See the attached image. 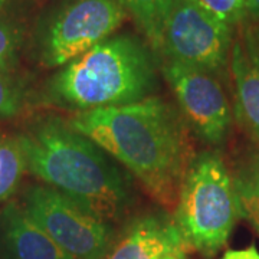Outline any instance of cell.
Wrapping results in <instances>:
<instances>
[{"instance_id": "ac0fdd59", "label": "cell", "mask_w": 259, "mask_h": 259, "mask_svg": "<svg viewBox=\"0 0 259 259\" xmlns=\"http://www.w3.org/2000/svg\"><path fill=\"white\" fill-rule=\"evenodd\" d=\"M242 45L250 59L259 65V20L245 29Z\"/></svg>"}, {"instance_id": "7a4b0ae2", "label": "cell", "mask_w": 259, "mask_h": 259, "mask_svg": "<svg viewBox=\"0 0 259 259\" xmlns=\"http://www.w3.org/2000/svg\"><path fill=\"white\" fill-rule=\"evenodd\" d=\"M19 139L26 168L102 221L120 219L131 204V177L95 141L68 121L48 117Z\"/></svg>"}, {"instance_id": "9c48e42d", "label": "cell", "mask_w": 259, "mask_h": 259, "mask_svg": "<svg viewBox=\"0 0 259 259\" xmlns=\"http://www.w3.org/2000/svg\"><path fill=\"white\" fill-rule=\"evenodd\" d=\"M187 248L175 219L166 213H147L133 219L112 238L102 259L182 258Z\"/></svg>"}, {"instance_id": "d6986e66", "label": "cell", "mask_w": 259, "mask_h": 259, "mask_svg": "<svg viewBox=\"0 0 259 259\" xmlns=\"http://www.w3.org/2000/svg\"><path fill=\"white\" fill-rule=\"evenodd\" d=\"M222 259H259V252L255 245H250L245 249L228 250Z\"/></svg>"}, {"instance_id": "2e32d148", "label": "cell", "mask_w": 259, "mask_h": 259, "mask_svg": "<svg viewBox=\"0 0 259 259\" xmlns=\"http://www.w3.org/2000/svg\"><path fill=\"white\" fill-rule=\"evenodd\" d=\"M213 18L232 28L246 15V0H193Z\"/></svg>"}, {"instance_id": "4fadbf2b", "label": "cell", "mask_w": 259, "mask_h": 259, "mask_svg": "<svg viewBox=\"0 0 259 259\" xmlns=\"http://www.w3.org/2000/svg\"><path fill=\"white\" fill-rule=\"evenodd\" d=\"M239 214L259 235V154L243 163L233 176Z\"/></svg>"}, {"instance_id": "52a82bcc", "label": "cell", "mask_w": 259, "mask_h": 259, "mask_svg": "<svg viewBox=\"0 0 259 259\" xmlns=\"http://www.w3.org/2000/svg\"><path fill=\"white\" fill-rule=\"evenodd\" d=\"M231 28L193 0H177L161 30L157 52L163 61L218 74L226 65Z\"/></svg>"}, {"instance_id": "ba28073f", "label": "cell", "mask_w": 259, "mask_h": 259, "mask_svg": "<svg viewBox=\"0 0 259 259\" xmlns=\"http://www.w3.org/2000/svg\"><path fill=\"white\" fill-rule=\"evenodd\" d=\"M161 74L187 125L206 143L221 144L231 125V111L216 74L171 61H163Z\"/></svg>"}, {"instance_id": "e0dca14e", "label": "cell", "mask_w": 259, "mask_h": 259, "mask_svg": "<svg viewBox=\"0 0 259 259\" xmlns=\"http://www.w3.org/2000/svg\"><path fill=\"white\" fill-rule=\"evenodd\" d=\"M20 44L19 29L5 18H0V68L12 69L16 62Z\"/></svg>"}, {"instance_id": "5bb4252c", "label": "cell", "mask_w": 259, "mask_h": 259, "mask_svg": "<svg viewBox=\"0 0 259 259\" xmlns=\"http://www.w3.org/2000/svg\"><path fill=\"white\" fill-rule=\"evenodd\" d=\"M25 170L26 160L19 139L0 134V202L15 193Z\"/></svg>"}, {"instance_id": "6da1fadb", "label": "cell", "mask_w": 259, "mask_h": 259, "mask_svg": "<svg viewBox=\"0 0 259 259\" xmlns=\"http://www.w3.org/2000/svg\"><path fill=\"white\" fill-rule=\"evenodd\" d=\"M69 125L139 179L158 203L176 206L194 154L187 122L158 97L76 112Z\"/></svg>"}, {"instance_id": "9a60e30c", "label": "cell", "mask_w": 259, "mask_h": 259, "mask_svg": "<svg viewBox=\"0 0 259 259\" xmlns=\"http://www.w3.org/2000/svg\"><path fill=\"white\" fill-rule=\"evenodd\" d=\"M23 87L10 69L0 68V118L16 115L23 105Z\"/></svg>"}, {"instance_id": "ffe728a7", "label": "cell", "mask_w": 259, "mask_h": 259, "mask_svg": "<svg viewBox=\"0 0 259 259\" xmlns=\"http://www.w3.org/2000/svg\"><path fill=\"white\" fill-rule=\"evenodd\" d=\"M246 13L259 20V0H246Z\"/></svg>"}, {"instance_id": "3957f363", "label": "cell", "mask_w": 259, "mask_h": 259, "mask_svg": "<svg viewBox=\"0 0 259 259\" xmlns=\"http://www.w3.org/2000/svg\"><path fill=\"white\" fill-rule=\"evenodd\" d=\"M157 75L153 55L130 35L105 39L56 72L48 93L75 111L125 105L151 97Z\"/></svg>"}, {"instance_id": "7402d4cb", "label": "cell", "mask_w": 259, "mask_h": 259, "mask_svg": "<svg viewBox=\"0 0 259 259\" xmlns=\"http://www.w3.org/2000/svg\"><path fill=\"white\" fill-rule=\"evenodd\" d=\"M166 259H180V258H175V256H168V258H166Z\"/></svg>"}, {"instance_id": "30bf717a", "label": "cell", "mask_w": 259, "mask_h": 259, "mask_svg": "<svg viewBox=\"0 0 259 259\" xmlns=\"http://www.w3.org/2000/svg\"><path fill=\"white\" fill-rule=\"evenodd\" d=\"M0 249L5 259H75L16 203L8 204L0 214Z\"/></svg>"}, {"instance_id": "277c9868", "label": "cell", "mask_w": 259, "mask_h": 259, "mask_svg": "<svg viewBox=\"0 0 259 259\" xmlns=\"http://www.w3.org/2000/svg\"><path fill=\"white\" fill-rule=\"evenodd\" d=\"M241 218L233 177L213 151L194 156L176 204V221L189 248L214 255Z\"/></svg>"}, {"instance_id": "44dd1931", "label": "cell", "mask_w": 259, "mask_h": 259, "mask_svg": "<svg viewBox=\"0 0 259 259\" xmlns=\"http://www.w3.org/2000/svg\"><path fill=\"white\" fill-rule=\"evenodd\" d=\"M5 2H6V0H0V9H2V6L5 5Z\"/></svg>"}, {"instance_id": "7c38bea8", "label": "cell", "mask_w": 259, "mask_h": 259, "mask_svg": "<svg viewBox=\"0 0 259 259\" xmlns=\"http://www.w3.org/2000/svg\"><path fill=\"white\" fill-rule=\"evenodd\" d=\"M124 9L130 13L141 32L146 35L150 47L157 51L161 30L177 0H120Z\"/></svg>"}, {"instance_id": "8fae6325", "label": "cell", "mask_w": 259, "mask_h": 259, "mask_svg": "<svg viewBox=\"0 0 259 259\" xmlns=\"http://www.w3.org/2000/svg\"><path fill=\"white\" fill-rule=\"evenodd\" d=\"M231 68L236 90L238 115L259 140V65L248 56L241 42L233 45Z\"/></svg>"}, {"instance_id": "8992f818", "label": "cell", "mask_w": 259, "mask_h": 259, "mask_svg": "<svg viewBox=\"0 0 259 259\" xmlns=\"http://www.w3.org/2000/svg\"><path fill=\"white\" fill-rule=\"evenodd\" d=\"M125 16L120 0H69L42 32V64L58 68L72 62L111 36Z\"/></svg>"}, {"instance_id": "5b68a950", "label": "cell", "mask_w": 259, "mask_h": 259, "mask_svg": "<svg viewBox=\"0 0 259 259\" xmlns=\"http://www.w3.org/2000/svg\"><path fill=\"white\" fill-rule=\"evenodd\" d=\"M23 209L72 258L102 259L111 245V223L51 186L29 187Z\"/></svg>"}]
</instances>
